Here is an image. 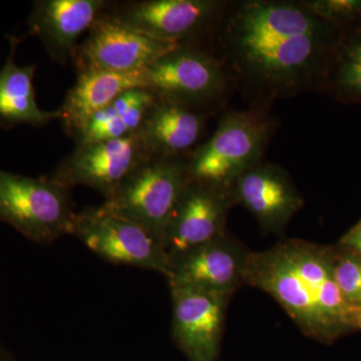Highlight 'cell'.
Returning a JSON list of instances; mask_svg holds the SVG:
<instances>
[{
  "label": "cell",
  "instance_id": "obj_1",
  "mask_svg": "<svg viewBox=\"0 0 361 361\" xmlns=\"http://www.w3.org/2000/svg\"><path fill=\"white\" fill-rule=\"evenodd\" d=\"M332 265L334 255L326 249L286 240L249 253L244 284L274 298L304 336L327 341L348 327H361L358 311L334 281Z\"/></svg>",
  "mask_w": 361,
  "mask_h": 361
},
{
  "label": "cell",
  "instance_id": "obj_2",
  "mask_svg": "<svg viewBox=\"0 0 361 361\" xmlns=\"http://www.w3.org/2000/svg\"><path fill=\"white\" fill-rule=\"evenodd\" d=\"M322 18L305 6L249 1L230 25L232 54L247 77L272 90L305 82L322 49Z\"/></svg>",
  "mask_w": 361,
  "mask_h": 361
},
{
  "label": "cell",
  "instance_id": "obj_3",
  "mask_svg": "<svg viewBox=\"0 0 361 361\" xmlns=\"http://www.w3.org/2000/svg\"><path fill=\"white\" fill-rule=\"evenodd\" d=\"M77 215L70 190L51 178L0 170V221L26 238L47 245L73 235Z\"/></svg>",
  "mask_w": 361,
  "mask_h": 361
},
{
  "label": "cell",
  "instance_id": "obj_4",
  "mask_svg": "<svg viewBox=\"0 0 361 361\" xmlns=\"http://www.w3.org/2000/svg\"><path fill=\"white\" fill-rule=\"evenodd\" d=\"M188 180V163L149 158L102 206L142 226L164 246L169 222Z\"/></svg>",
  "mask_w": 361,
  "mask_h": 361
},
{
  "label": "cell",
  "instance_id": "obj_5",
  "mask_svg": "<svg viewBox=\"0 0 361 361\" xmlns=\"http://www.w3.org/2000/svg\"><path fill=\"white\" fill-rule=\"evenodd\" d=\"M268 135L269 126L257 114H229L188 163L189 180L232 188L244 173L258 165Z\"/></svg>",
  "mask_w": 361,
  "mask_h": 361
},
{
  "label": "cell",
  "instance_id": "obj_6",
  "mask_svg": "<svg viewBox=\"0 0 361 361\" xmlns=\"http://www.w3.org/2000/svg\"><path fill=\"white\" fill-rule=\"evenodd\" d=\"M73 235L108 262L157 271L167 277L170 257L160 242L142 226L103 206L78 213Z\"/></svg>",
  "mask_w": 361,
  "mask_h": 361
},
{
  "label": "cell",
  "instance_id": "obj_7",
  "mask_svg": "<svg viewBox=\"0 0 361 361\" xmlns=\"http://www.w3.org/2000/svg\"><path fill=\"white\" fill-rule=\"evenodd\" d=\"M179 44L149 37L109 14H102L90 27L89 37L73 54L78 71H142Z\"/></svg>",
  "mask_w": 361,
  "mask_h": 361
},
{
  "label": "cell",
  "instance_id": "obj_8",
  "mask_svg": "<svg viewBox=\"0 0 361 361\" xmlns=\"http://www.w3.org/2000/svg\"><path fill=\"white\" fill-rule=\"evenodd\" d=\"M149 158L137 135L87 142L78 145L49 178L68 190L75 186L92 188L106 200Z\"/></svg>",
  "mask_w": 361,
  "mask_h": 361
},
{
  "label": "cell",
  "instance_id": "obj_9",
  "mask_svg": "<svg viewBox=\"0 0 361 361\" xmlns=\"http://www.w3.org/2000/svg\"><path fill=\"white\" fill-rule=\"evenodd\" d=\"M145 82L158 99L188 106L215 99L225 87L217 61L182 44L145 68Z\"/></svg>",
  "mask_w": 361,
  "mask_h": 361
},
{
  "label": "cell",
  "instance_id": "obj_10",
  "mask_svg": "<svg viewBox=\"0 0 361 361\" xmlns=\"http://www.w3.org/2000/svg\"><path fill=\"white\" fill-rule=\"evenodd\" d=\"M172 297V336L189 361H216L219 357L227 294L169 287Z\"/></svg>",
  "mask_w": 361,
  "mask_h": 361
},
{
  "label": "cell",
  "instance_id": "obj_11",
  "mask_svg": "<svg viewBox=\"0 0 361 361\" xmlns=\"http://www.w3.org/2000/svg\"><path fill=\"white\" fill-rule=\"evenodd\" d=\"M233 203L232 188L188 180L164 238L169 257L225 235L226 219Z\"/></svg>",
  "mask_w": 361,
  "mask_h": 361
},
{
  "label": "cell",
  "instance_id": "obj_12",
  "mask_svg": "<svg viewBox=\"0 0 361 361\" xmlns=\"http://www.w3.org/2000/svg\"><path fill=\"white\" fill-rule=\"evenodd\" d=\"M246 250L236 240L223 235L170 259L169 287H190L231 295L244 285Z\"/></svg>",
  "mask_w": 361,
  "mask_h": 361
},
{
  "label": "cell",
  "instance_id": "obj_13",
  "mask_svg": "<svg viewBox=\"0 0 361 361\" xmlns=\"http://www.w3.org/2000/svg\"><path fill=\"white\" fill-rule=\"evenodd\" d=\"M239 202L266 232L281 234L304 202L288 175L272 164H258L244 173L232 187Z\"/></svg>",
  "mask_w": 361,
  "mask_h": 361
},
{
  "label": "cell",
  "instance_id": "obj_14",
  "mask_svg": "<svg viewBox=\"0 0 361 361\" xmlns=\"http://www.w3.org/2000/svg\"><path fill=\"white\" fill-rule=\"evenodd\" d=\"M219 7L211 0H149L126 4L113 16L149 37L180 44L208 25Z\"/></svg>",
  "mask_w": 361,
  "mask_h": 361
},
{
  "label": "cell",
  "instance_id": "obj_15",
  "mask_svg": "<svg viewBox=\"0 0 361 361\" xmlns=\"http://www.w3.org/2000/svg\"><path fill=\"white\" fill-rule=\"evenodd\" d=\"M104 0H42L35 4L30 30L56 63L73 59L78 39L103 14Z\"/></svg>",
  "mask_w": 361,
  "mask_h": 361
},
{
  "label": "cell",
  "instance_id": "obj_16",
  "mask_svg": "<svg viewBox=\"0 0 361 361\" xmlns=\"http://www.w3.org/2000/svg\"><path fill=\"white\" fill-rule=\"evenodd\" d=\"M133 89H146L145 70L130 73L78 71L77 82L66 94L63 108L59 109L66 132L78 141L97 111Z\"/></svg>",
  "mask_w": 361,
  "mask_h": 361
},
{
  "label": "cell",
  "instance_id": "obj_17",
  "mask_svg": "<svg viewBox=\"0 0 361 361\" xmlns=\"http://www.w3.org/2000/svg\"><path fill=\"white\" fill-rule=\"evenodd\" d=\"M203 128L204 116L191 106L157 97L135 135L151 158H173L192 148Z\"/></svg>",
  "mask_w": 361,
  "mask_h": 361
},
{
  "label": "cell",
  "instance_id": "obj_18",
  "mask_svg": "<svg viewBox=\"0 0 361 361\" xmlns=\"http://www.w3.org/2000/svg\"><path fill=\"white\" fill-rule=\"evenodd\" d=\"M20 40L11 37V52L0 70V122L6 126L27 123L47 125L61 118V110H40L35 99L33 77L37 66H20L16 63Z\"/></svg>",
  "mask_w": 361,
  "mask_h": 361
},
{
  "label": "cell",
  "instance_id": "obj_19",
  "mask_svg": "<svg viewBox=\"0 0 361 361\" xmlns=\"http://www.w3.org/2000/svg\"><path fill=\"white\" fill-rule=\"evenodd\" d=\"M156 99L155 94L148 89H133L123 92L90 118L77 141L78 146L137 134Z\"/></svg>",
  "mask_w": 361,
  "mask_h": 361
},
{
  "label": "cell",
  "instance_id": "obj_20",
  "mask_svg": "<svg viewBox=\"0 0 361 361\" xmlns=\"http://www.w3.org/2000/svg\"><path fill=\"white\" fill-rule=\"evenodd\" d=\"M341 255H334L332 273L339 291L348 304L358 311L361 303V255L349 249ZM361 325V324H360Z\"/></svg>",
  "mask_w": 361,
  "mask_h": 361
},
{
  "label": "cell",
  "instance_id": "obj_21",
  "mask_svg": "<svg viewBox=\"0 0 361 361\" xmlns=\"http://www.w3.org/2000/svg\"><path fill=\"white\" fill-rule=\"evenodd\" d=\"M339 78L344 89L361 97V40L350 45L344 54Z\"/></svg>",
  "mask_w": 361,
  "mask_h": 361
},
{
  "label": "cell",
  "instance_id": "obj_22",
  "mask_svg": "<svg viewBox=\"0 0 361 361\" xmlns=\"http://www.w3.org/2000/svg\"><path fill=\"white\" fill-rule=\"evenodd\" d=\"M305 6L320 18L339 20L351 18L360 13V1H314Z\"/></svg>",
  "mask_w": 361,
  "mask_h": 361
},
{
  "label": "cell",
  "instance_id": "obj_23",
  "mask_svg": "<svg viewBox=\"0 0 361 361\" xmlns=\"http://www.w3.org/2000/svg\"><path fill=\"white\" fill-rule=\"evenodd\" d=\"M341 244L361 255V223L342 238Z\"/></svg>",
  "mask_w": 361,
  "mask_h": 361
},
{
  "label": "cell",
  "instance_id": "obj_24",
  "mask_svg": "<svg viewBox=\"0 0 361 361\" xmlns=\"http://www.w3.org/2000/svg\"><path fill=\"white\" fill-rule=\"evenodd\" d=\"M360 324H361V303L360 305Z\"/></svg>",
  "mask_w": 361,
  "mask_h": 361
},
{
  "label": "cell",
  "instance_id": "obj_25",
  "mask_svg": "<svg viewBox=\"0 0 361 361\" xmlns=\"http://www.w3.org/2000/svg\"><path fill=\"white\" fill-rule=\"evenodd\" d=\"M0 361H7L6 360H4V358L0 357Z\"/></svg>",
  "mask_w": 361,
  "mask_h": 361
}]
</instances>
